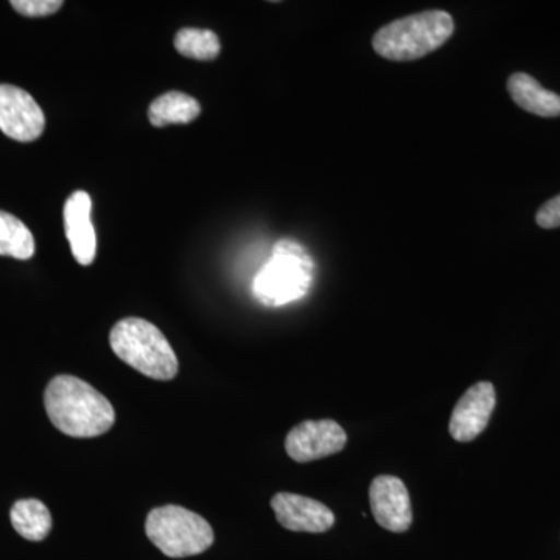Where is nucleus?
Returning a JSON list of instances; mask_svg holds the SVG:
<instances>
[{"mask_svg": "<svg viewBox=\"0 0 560 560\" xmlns=\"http://www.w3.org/2000/svg\"><path fill=\"white\" fill-rule=\"evenodd\" d=\"M346 444L348 434L335 420H305L290 431L285 451L296 463H311L341 452Z\"/></svg>", "mask_w": 560, "mask_h": 560, "instance_id": "423d86ee", "label": "nucleus"}, {"mask_svg": "<svg viewBox=\"0 0 560 560\" xmlns=\"http://www.w3.org/2000/svg\"><path fill=\"white\" fill-rule=\"evenodd\" d=\"M109 342L124 363L153 381L168 382L178 375L175 350L165 335L147 319L119 320L110 330Z\"/></svg>", "mask_w": 560, "mask_h": 560, "instance_id": "20e7f679", "label": "nucleus"}, {"mask_svg": "<svg viewBox=\"0 0 560 560\" xmlns=\"http://www.w3.org/2000/svg\"><path fill=\"white\" fill-rule=\"evenodd\" d=\"M11 525L21 537L31 541L46 539L51 529V515L43 501L36 499L20 500L10 512Z\"/></svg>", "mask_w": 560, "mask_h": 560, "instance_id": "4468645a", "label": "nucleus"}, {"mask_svg": "<svg viewBox=\"0 0 560 560\" xmlns=\"http://www.w3.org/2000/svg\"><path fill=\"white\" fill-rule=\"evenodd\" d=\"M371 511L375 522L390 533H405L412 523L410 493L405 482L390 475H382L371 482Z\"/></svg>", "mask_w": 560, "mask_h": 560, "instance_id": "6e6552de", "label": "nucleus"}, {"mask_svg": "<svg viewBox=\"0 0 560 560\" xmlns=\"http://www.w3.org/2000/svg\"><path fill=\"white\" fill-rule=\"evenodd\" d=\"M35 250L32 231L16 217L0 210V256L28 260L35 256Z\"/></svg>", "mask_w": 560, "mask_h": 560, "instance_id": "2eb2a0df", "label": "nucleus"}, {"mask_svg": "<svg viewBox=\"0 0 560 560\" xmlns=\"http://www.w3.org/2000/svg\"><path fill=\"white\" fill-rule=\"evenodd\" d=\"M201 114V105L184 92L172 91L151 103L149 119L153 127L190 124Z\"/></svg>", "mask_w": 560, "mask_h": 560, "instance_id": "ddd939ff", "label": "nucleus"}, {"mask_svg": "<svg viewBox=\"0 0 560 560\" xmlns=\"http://www.w3.org/2000/svg\"><path fill=\"white\" fill-rule=\"evenodd\" d=\"M46 117L28 92L0 84V131L18 142H33L43 135Z\"/></svg>", "mask_w": 560, "mask_h": 560, "instance_id": "0eeeda50", "label": "nucleus"}, {"mask_svg": "<svg viewBox=\"0 0 560 560\" xmlns=\"http://www.w3.org/2000/svg\"><path fill=\"white\" fill-rule=\"evenodd\" d=\"M453 32L455 22L447 11H422L382 27L372 38V47L386 60H419L444 46Z\"/></svg>", "mask_w": 560, "mask_h": 560, "instance_id": "7ed1b4c3", "label": "nucleus"}, {"mask_svg": "<svg viewBox=\"0 0 560 560\" xmlns=\"http://www.w3.org/2000/svg\"><path fill=\"white\" fill-rule=\"evenodd\" d=\"M145 533L158 550L173 559L201 555L213 544L208 521L176 504L154 508L147 517Z\"/></svg>", "mask_w": 560, "mask_h": 560, "instance_id": "39448f33", "label": "nucleus"}, {"mask_svg": "<svg viewBox=\"0 0 560 560\" xmlns=\"http://www.w3.org/2000/svg\"><path fill=\"white\" fill-rule=\"evenodd\" d=\"M92 201L84 190L73 191L66 201L65 232L72 256L83 267H90L97 253V235L91 221Z\"/></svg>", "mask_w": 560, "mask_h": 560, "instance_id": "9b49d317", "label": "nucleus"}, {"mask_svg": "<svg viewBox=\"0 0 560 560\" xmlns=\"http://www.w3.org/2000/svg\"><path fill=\"white\" fill-rule=\"evenodd\" d=\"M495 404L497 394L492 383L480 382L470 386L452 412L448 431H451L453 440L470 442L480 436L489 425Z\"/></svg>", "mask_w": 560, "mask_h": 560, "instance_id": "1a4fd4ad", "label": "nucleus"}, {"mask_svg": "<svg viewBox=\"0 0 560 560\" xmlns=\"http://www.w3.org/2000/svg\"><path fill=\"white\" fill-rule=\"evenodd\" d=\"M10 5L22 16L43 18L57 13L65 2L61 0H13Z\"/></svg>", "mask_w": 560, "mask_h": 560, "instance_id": "f3484780", "label": "nucleus"}, {"mask_svg": "<svg viewBox=\"0 0 560 560\" xmlns=\"http://www.w3.org/2000/svg\"><path fill=\"white\" fill-rule=\"evenodd\" d=\"M271 508L280 525L294 533H326L335 525V514L326 504L298 493H276Z\"/></svg>", "mask_w": 560, "mask_h": 560, "instance_id": "9d476101", "label": "nucleus"}, {"mask_svg": "<svg viewBox=\"0 0 560 560\" xmlns=\"http://www.w3.org/2000/svg\"><path fill=\"white\" fill-rule=\"evenodd\" d=\"M508 91L512 101L530 114L547 119L560 116V95L545 90L539 81L528 73L517 72L511 75L508 80Z\"/></svg>", "mask_w": 560, "mask_h": 560, "instance_id": "f8f14e48", "label": "nucleus"}, {"mask_svg": "<svg viewBox=\"0 0 560 560\" xmlns=\"http://www.w3.org/2000/svg\"><path fill=\"white\" fill-rule=\"evenodd\" d=\"M175 49L191 60L210 61L219 57L221 44L219 36L213 32L183 28L176 33Z\"/></svg>", "mask_w": 560, "mask_h": 560, "instance_id": "dca6fc26", "label": "nucleus"}, {"mask_svg": "<svg viewBox=\"0 0 560 560\" xmlns=\"http://www.w3.org/2000/svg\"><path fill=\"white\" fill-rule=\"evenodd\" d=\"M537 224L544 230L560 228V195L545 202L536 215Z\"/></svg>", "mask_w": 560, "mask_h": 560, "instance_id": "a211bd4d", "label": "nucleus"}, {"mask_svg": "<svg viewBox=\"0 0 560 560\" xmlns=\"http://www.w3.org/2000/svg\"><path fill=\"white\" fill-rule=\"evenodd\" d=\"M47 416L61 433L97 438L116 422L110 401L90 383L73 375H58L44 393Z\"/></svg>", "mask_w": 560, "mask_h": 560, "instance_id": "f257e3e1", "label": "nucleus"}, {"mask_svg": "<svg viewBox=\"0 0 560 560\" xmlns=\"http://www.w3.org/2000/svg\"><path fill=\"white\" fill-rule=\"evenodd\" d=\"M315 264L300 242L282 238L254 279V296L267 307L300 301L312 289Z\"/></svg>", "mask_w": 560, "mask_h": 560, "instance_id": "f03ea898", "label": "nucleus"}]
</instances>
